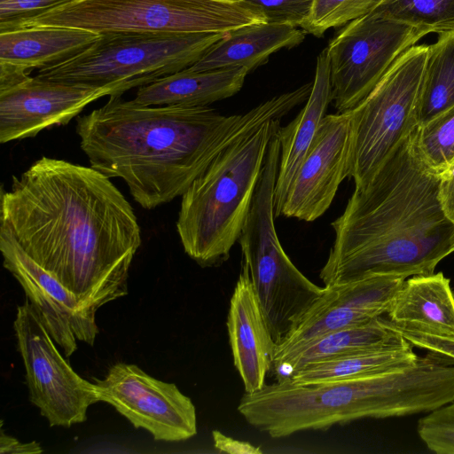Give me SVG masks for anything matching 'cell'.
Masks as SVG:
<instances>
[{
  "label": "cell",
  "instance_id": "cell-4",
  "mask_svg": "<svg viewBox=\"0 0 454 454\" xmlns=\"http://www.w3.org/2000/svg\"><path fill=\"white\" fill-rule=\"evenodd\" d=\"M280 119H270L222 150L181 196L176 231L201 267L227 261L239 240Z\"/></svg>",
  "mask_w": 454,
  "mask_h": 454
},
{
  "label": "cell",
  "instance_id": "cell-22",
  "mask_svg": "<svg viewBox=\"0 0 454 454\" xmlns=\"http://www.w3.org/2000/svg\"><path fill=\"white\" fill-rule=\"evenodd\" d=\"M100 35L75 27L33 26L0 33V61L29 70L65 61L83 51Z\"/></svg>",
  "mask_w": 454,
  "mask_h": 454
},
{
  "label": "cell",
  "instance_id": "cell-12",
  "mask_svg": "<svg viewBox=\"0 0 454 454\" xmlns=\"http://www.w3.org/2000/svg\"><path fill=\"white\" fill-rule=\"evenodd\" d=\"M99 402L111 404L135 427L155 440L185 441L197 434L192 400L173 383L159 380L136 364L117 363L94 382Z\"/></svg>",
  "mask_w": 454,
  "mask_h": 454
},
{
  "label": "cell",
  "instance_id": "cell-9",
  "mask_svg": "<svg viewBox=\"0 0 454 454\" xmlns=\"http://www.w3.org/2000/svg\"><path fill=\"white\" fill-rule=\"evenodd\" d=\"M429 45L402 53L369 95L349 111L348 178L365 185L418 126V108Z\"/></svg>",
  "mask_w": 454,
  "mask_h": 454
},
{
  "label": "cell",
  "instance_id": "cell-35",
  "mask_svg": "<svg viewBox=\"0 0 454 454\" xmlns=\"http://www.w3.org/2000/svg\"><path fill=\"white\" fill-rule=\"evenodd\" d=\"M43 449L36 442H21L18 439L6 434L1 428L0 434V453H18V454H39Z\"/></svg>",
  "mask_w": 454,
  "mask_h": 454
},
{
  "label": "cell",
  "instance_id": "cell-36",
  "mask_svg": "<svg viewBox=\"0 0 454 454\" xmlns=\"http://www.w3.org/2000/svg\"><path fill=\"white\" fill-rule=\"evenodd\" d=\"M28 76L26 68L12 63L0 61V90L14 86Z\"/></svg>",
  "mask_w": 454,
  "mask_h": 454
},
{
  "label": "cell",
  "instance_id": "cell-13",
  "mask_svg": "<svg viewBox=\"0 0 454 454\" xmlns=\"http://www.w3.org/2000/svg\"><path fill=\"white\" fill-rule=\"evenodd\" d=\"M4 267L22 286L50 335L69 357L76 340L93 346L98 328L96 310L82 303L59 280L31 259L12 237L0 228Z\"/></svg>",
  "mask_w": 454,
  "mask_h": 454
},
{
  "label": "cell",
  "instance_id": "cell-27",
  "mask_svg": "<svg viewBox=\"0 0 454 454\" xmlns=\"http://www.w3.org/2000/svg\"><path fill=\"white\" fill-rule=\"evenodd\" d=\"M415 145L425 164L439 176L454 166V106L414 129Z\"/></svg>",
  "mask_w": 454,
  "mask_h": 454
},
{
  "label": "cell",
  "instance_id": "cell-5",
  "mask_svg": "<svg viewBox=\"0 0 454 454\" xmlns=\"http://www.w3.org/2000/svg\"><path fill=\"white\" fill-rule=\"evenodd\" d=\"M400 403L401 388L390 372L313 383L285 376L245 393L238 411L254 428L282 438L361 419L394 417Z\"/></svg>",
  "mask_w": 454,
  "mask_h": 454
},
{
  "label": "cell",
  "instance_id": "cell-29",
  "mask_svg": "<svg viewBox=\"0 0 454 454\" xmlns=\"http://www.w3.org/2000/svg\"><path fill=\"white\" fill-rule=\"evenodd\" d=\"M417 432L427 448L438 454H454V401L427 413Z\"/></svg>",
  "mask_w": 454,
  "mask_h": 454
},
{
  "label": "cell",
  "instance_id": "cell-1",
  "mask_svg": "<svg viewBox=\"0 0 454 454\" xmlns=\"http://www.w3.org/2000/svg\"><path fill=\"white\" fill-rule=\"evenodd\" d=\"M0 228L96 311L128 294L141 230L132 206L94 168L43 156L1 190Z\"/></svg>",
  "mask_w": 454,
  "mask_h": 454
},
{
  "label": "cell",
  "instance_id": "cell-30",
  "mask_svg": "<svg viewBox=\"0 0 454 454\" xmlns=\"http://www.w3.org/2000/svg\"><path fill=\"white\" fill-rule=\"evenodd\" d=\"M80 0H0V33L20 28L30 20Z\"/></svg>",
  "mask_w": 454,
  "mask_h": 454
},
{
  "label": "cell",
  "instance_id": "cell-17",
  "mask_svg": "<svg viewBox=\"0 0 454 454\" xmlns=\"http://www.w3.org/2000/svg\"><path fill=\"white\" fill-rule=\"evenodd\" d=\"M240 272L230 301L227 317L229 342L245 393L260 390L273 367L276 343L255 294L246 265Z\"/></svg>",
  "mask_w": 454,
  "mask_h": 454
},
{
  "label": "cell",
  "instance_id": "cell-7",
  "mask_svg": "<svg viewBox=\"0 0 454 454\" xmlns=\"http://www.w3.org/2000/svg\"><path fill=\"white\" fill-rule=\"evenodd\" d=\"M279 153L270 150L238 242L276 347L323 294L293 263L278 239L274 192Z\"/></svg>",
  "mask_w": 454,
  "mask_h": 454
},
{
  "label": "cell",
  "instance_id": "cell-3",
  "mask_svg": "<svg viewBox=\"0 0 454 454\" xmlns=\"http://www.w3.org/2000/svg\"><path fill=\"white\" fill-rule=\"evenodd\" d=\"M439 183L418 153L413 130L332 222L334 240L319 273L325 286L433 273L453 252L454 222L442 207Z\"/></svg>",
  "mask_w": 454,
  "mask_h": 454
},
{
  "label": "cell",
  "instance_id": "cell-11",
  "mask_svg": "<svg viewBox=\"0 0 454 454\" xmlns=\"http://www.w3.org/2000/svg\"><path fill=\"white\" fill-rule=\"evenodd\" d=\"M13 328L30 402L51 427L85 421L89 406L99 402L95 384L79 376L61 356L29 301L18 306Z\"/></svg>",
  "mask_w": 454,
  "mask_h": 454
},
{
  "label": "cell",
  "instance_id": "cell-15",
  "mask_svg": "<svg viewBox=\"0 0 454 454\" xmlns=\"http://www.w3.org/2000/svg\"><path fill=\"white\" fill-rule=\"evenodd\" d=\"M403 278L371 275L325 286L323 294L276 347L273 363L326 333L367 324L387 311Z\"/></svg>",
  "mask_w": 454,
  "mask_h": 454
},
{
  "label": "cell",
  "instance_id": "cell-18",
  "mask_svg": "<svg viewBox=\"0 0 454 454\" xmlns=\"http://www.w3.org/2000/svg\"><path fill=\"white\" fill-rule=\"evenodd\" d=\"M395 325L427 334L454 338V293L442 272L403 280L387 311Z\"/></svg>",
  "mask_w": 454,
  "mask_h": 454
},
{
  "label": "cell",
  "instance_id": "cell-37",
  "mask_svg": "<svg viewBox=\"0 0 454 454\" xmlns=\"http://www.w3.org/2000/svg\"><path fill=\"white\" fill-rule=\"evenodd\" d=\"M452 250L454 252V232H453V236H452Z\"/></svg>",
  "mask_w": 454,
  "mask_h": 454
},
{
  "label": "cell",
  "instance_id": "cell-19",
  "mask_svg": "<svg viewBox=\"0 0 454 454\" xmlns=\"http://www.w3.org/2000/svg\"><path fill=\"white\" fill-rule=\"evenodd\" d=\"M332 100L330 67L325 48L317 59L315 78L306 105L292 121L280 126L278 130L280 160L274 192L275 217L280 216L288 188Z\"/></svg>",
  "mask_w": 454,
  "mask_h": 454
},
{
  "label": "cell",
  "instance_id": "cell-23",
  "mask_svg": "<svg viewBox=\"0 0 454 454\" xmlns=\"http://www.w3.org/2000/svg\"><path fill=\"white\" fill-rule=\"evenodd\" d=\"M407 341L389 328L381 316L364 325L322 335L276 360L273 367L279 377H285L309 364L355 352L402 345Z\"/></svg>",
  "mask_w": 454,
  "mask_h": 454
},
{
  "label": "cell",
  "instance_id": "cell-8",
  "mask_svg": "<svg viewBox=\"0 0 454 454\" xmlns=\"http://www.w3.org/2000/svg\"><path fill=\"white\" fill-rule=\"evenodd\" d=\"M262 21L264 17L241 0H80L23 27H67L98 35L197 34L226 33Z\"/></svg>",
  "mask_w": 454,
  "mask_h": 454
},
{
  "label": "cell",
  "instance_id": "cell-20",
  "mask_svg": "<svg viewBox=\"0 0 454 454\" xmlns=\"http://www.w3.org/2000/svg\"><path fill=\"white\" fill-rule=\"evenodd\" d=\"M305 38V31L288 24L256 22L228 31L194 65L192 71L246 67L249 73L283 48H292Z\"/></svg>",
  "mask_w": 454,
  "mask_h": 454
},
{
  "label": "cell",
  "instance_id": "cell-16",
  "mask_svg": "<svg viewBox=\"0 0 454 454\" xmlns=\"http://www.w3.org/2000/svg\"><path fill=\"white\" fill-rule=\"evenodd\" d=\"M111 95L109 88L28 76L0 90V142L34 137L45 129L66 125L89 104Z\"/></svg>",
  "mask_w": 454,
  "mask_h": 454
},
{
  "label": "cell",
  "instance_id": "cell-32",
  "mask_svg": "<svg viewBox=\"0 0 454 454\" xmlns=\"http://www.w3.org/2000/svg\"><path fill=\"white\" fill-rule=\"evenodd\" d=\"M383 320L389 328L402 335L411 345L454 359V338L427 334L399 326L390 322L387 317H383Z\"/></svg>",
  "mask_w": 454,
  "mask_h": 454
},
{
  "label": "cell",
  "instance_id": "cell-33",
  "mask_svg": "<svg viewBox=\"0 0 454 454\" xmlns=\"http://www.w3.org/2000/svg\"><path fill=\"white\" fill-rule=\"evenodd\" d=\"M214 446L220 452L231 454H262L260 447L254 446L248 442L240 441L227 436L218 430L212 432Z\"/></svg>",
  "mask_w": 454,
  "mask_h": 454
},
{
  "label": "cell",
  "instance_id": "cell-24",
  "mask_svg": "<svg viewBox=\"0 0 454 454\" xmlns=\"http://www.w3.org/2000/svg\"><path fill=\"white\" fill-rule=\"evenodd\" d=\"M418 358L407 341L309 364L286 377L295 383L355 379L403 370L413 365Z\"/></svg>",
  "mask_w": 454,
  "mask_h": 454
},
{
  "label": "cell",
  "instance_id": "cell-28",
  "mask_svg": "<svg viewBox=\"0 0 454 454\" xmlns=\"http://www.w3.org/2000/svg\"><path fill=\"white\" fill-rule=\"evenodd\" d=\"M380 0H315L302 30L316 36L370 13Z\"/></svg>",
  "mask_w": 454,
  "mask_h": 454
},
{
  "label": "cell",
  "instance_id": "cell-6",
  "mask_svg": "<svg viewBox=\"0 0 454 454\" xmlns=\"http://www.w3.org/2000/svg\"><path fill=\"white\" fill-rule=\"evenodd\" d=\"M224 35L104 34L73 58L39 69L36 76L109 88L113 95H122L192 67Z\"/></svg>",
  "mask_w": 454,
  "mask_h": 454
},
{
  "label": "cell",
  "instance_id": "cell-2",
  "mask_svg": "<svg viewBox=\"0 0 454 454\" xmlns=\"http://www.w3.org/2000/svg\"><path fill=\"white\" fill-rule=\"evenodd\" d=\"M310 86L231 115L209 106H145L112 95L101 107L78 116L75 129L90 166L121 178L137 204L153 209L182 196L239 137L307 100Z\"/></svg>",
  "mask_w": 454,
  "mask_h": 454
},
{
  "label": "cell",
  "instance_id": "cell-14",
  "mask_svg": "<svg viewBox=\"0 0 454 454\" xmlns=\"http://www.w3.org/2000/svg\"><path fill=\"white\" fill-rule=\"evenodd\" d=\"M350 113L325 114L284 199L280 215L312 222L331 206L348 176Z\"/></svg>",
  "mask_w": 454,
  "mask_h": 454
},
{
  "label": "cell",
  "instance_id": "cell-31",
  "mask_svg": "<svg viewBox=\"0 0 454 454\" xmlns=\"http://www.w3.org/2000/svg\"><path fill=\"white\" fill-rule=\"evenodd\" d=\"M267 22L301 27L309 20L315 0H241Z\"/></svg>",
  "mask_w": 454,
  "mask_h": 454
},
{
  "label": "cell",
  "instance_id": "cell-10",
  "mask_svg": "<svg viewBox=\"0 0 454 454\" xmlns=\"http://www.w3.org/2000/svg\"><path fill=\"white\" fill-rule=\"evenodd\" d=\"M428 34L374 12L348 23L326 47L337 113L356 107L397 58Z\"/></svg>",
  "mask_w": 454,
  "mask_h": 454
},
{
  "label": "cell",
  "instance_id": "cell-25",
  "mask_svg": "<svg viewBox=\"0 0 454 454\" xmlns=\"http://www.w3.org/2000/svg\"><path fill=\"white\" fill-rule=\"evenodd\" d=\"M454 106V29L429 45L421 84L418 126Z\"/></svg>",
  "mask_w": 454,
  "mask_h": 454
},
{
  "label": "cell",
  "instance_id": "cell-26",
  "mask_svg": "<svg viewBox=\"0 0 454 454\" xmlns=\"http://www.w3.org/2000/svg\"><path fill=\"white\" fill-rule=\"evenodd\" d=\"M372 12L429 34L454 29V0H380Z\"/></svg>",
  "mask_w": 454,
  "mask_h": 454
},
{
  "label": "cell",
  "instance_id": "cell-21",
  "mask_svg": "<svg viewBox=\"0 0 454 454\" xmlns=\"http://www.w3.org/2000/svg\"><path fill=\"white\" fill-rule=\"evenodd\" d=\"M248 74L246 67L186 68L139 87L134 100L145 106H208L238 93Z\"/></svg>",
  "mask_w": 454,
  "mask_h": 454
},
{
  "label": "cell",
  "instance_id": "cell-34",
  "mask_svg": "<svg viewBox=\"0 0 454 454\" xmlns=\"http://www.w3.org/2000/svg\"><path fill=\"white\" fill-rule=\"evenodd\" d=\"M439 197L445 214L454 222V166L440 175Z\"/></svg>",
  "mask_w": 454,
  "mask_h": 454
}]
</instances>
